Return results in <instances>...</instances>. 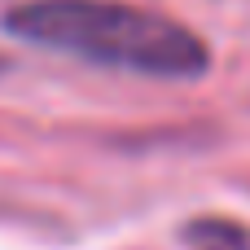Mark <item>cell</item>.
I'll return each mask as SVG.
<instances>
[{
	"label": "cell",
	"mask_w": 250,
	"mask_h": 250,
	"mask_svg": "<svg viewBox=\"0 0 250 250\" xmlns=\"http://www.w3.org/2000/svg\"><path fill=\"white\" fill-rule=\"evenodd\" d=\"M4 31L40 48L149 79H198L211 66V48L198 31L123 0H22L4 13Z\"/></svg>",
	"instance_id": "obj_1"
},
{
	"label": "cell",
	"mask_w": 250,
	"mask_h": 250,
	"mask_svg": "<svg viewBox=\"0 0 250 250\" xmlns=\"http://www.w3.org/2000/svg\"><path fill=\"white\" fill-rule=\"evenodd\" d=\"M185 242L193 250H250V233L233 220H193L185 229Z\"/></svg>",
	"instance_id": "obj_2"
}]
</instances>
